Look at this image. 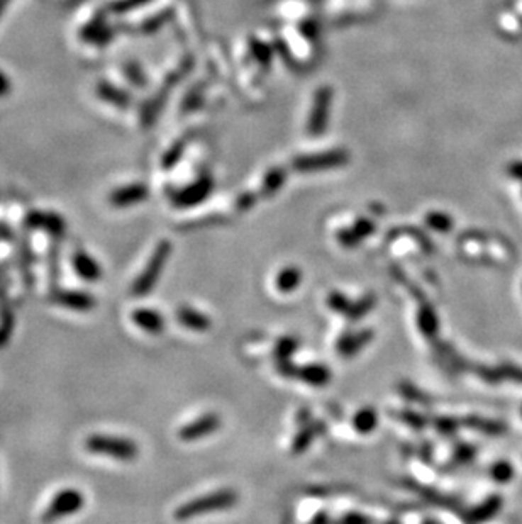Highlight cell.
<instances>
[{"label":"cell","mask_w":522,"mask_h":524,"mask_svg":"<svg viewBox=\"0 0 522 524\" xmlns=\"http://www.w3.org/2000/svg\"><path fill=\"white\" fill-rule=\"evenodd\" d=\"M300 379L311 385H324L329 382V370L323 365H311L299 370Z\"/></svg>","instance_id":"17"},{"label":"cell","mask_w":522,"mask_h":524,"mask_svg":"<svg viewBox=\"0 0 522 524\" xmlns=\"http://www.w3.org/2000/svg\"><path fill=\"white\" fill-rule=\"evenodd\" d=\"M85 506V497L78 489H63L53 497L50 506L43 513V523H55L73 516Z\"/></svg>","instance_id":"4"},{"label":"cell","mask_w":522,"mask_h":524,"mask_svg":"<svg viewBox=\"0 0 522 524\" xmlns=\"http://www.w3.org/2000/svg\"><path fill=\"white\" fill-rule=\"evenodd\" d=\"M507 173L512 179L522 182V162H512L507 167Z\"/></svg>","instance_id":"31"},{"label":"cell","mask_w":522,"mask_h":524,"mask_svg":"<svg viewBox=\"0 0 522 524\" xmlns=\"http://www.w3.org/2000/svg\"><path fill=\"white\" fill-rule=\"evenodd\" d=\"M426 221H428V224L433 229H436V231H441V233H446L450 231L451 226H453V219L448 218L446 214H441V212H433V214L428 216L426 218Z\"/></svg>","instance_id":"23"},{"label":"cell","mask_w":522,"mask_h":524,"mask_svg":"<svg viewBox=\"0 0 522 524\" xmlns=\"http://www.w3.org/2000/svg\"><path fill=\"white\" fill-rule=\"evenodd\" d=\"M209 192H211V180L204 179V180H200L199 184L192 185L190 189H187L184 190V192H180L178 196H175V204L177 206H184V207L194 206V204L202 201Z\"/></svg>","instance_id":"14"},{"label":"cell","mask_w":522,"mask_h":524,"mask_svg":"<svg viewBox=\"0 0 522 524\" xmlns=\"http://www.w3.org/2000/svg\"><path fill=\"white\" fill-rule=\"evenodd\" d=\"M521 411H522V409H521Z\"/></svg>","instance_id":"37"},{"label":"cell","mask_w":522,"mask_h":524,"mask_svg":"<svg viewBox=\"0 0 522 524\" xmlns=\"http://www.w3.org/2000/svg\"><path fill=\"white\" fill-rule=\"evenodd\" d=\"M331 97H333V94H331L329 89H321L319 94L316 95L314 111H312L311 123H309V131H311V134H321V131L324 129L326 118H328Z\"/></svg>","instance_id":"9"},{"label":"cell","mask_w":522,"mask_h":524,"mask_svg":"<svg viewBox=\"0 0 522 524\" xmlns=\"http://www.w3.org/2000/svg\"><path fill=\"white\" fill-rule=\"evenodd\" d=\"M468 424H470V426L477 428V430L489 433V435H500V433H504L502 424L495 423V421H487V419L473 418V419H468Z\"/></svg>","instance_id":"24"},{"label":"cell","mask_w":522,"mask_h":524,"mask_svg":"<svg viewBox=\"0 0 522 524\" xmlns=\"http://www.w3.org/2000/svg\"><path fill=\"white\" fill-rule=\"evenodd\" d=\"M490 475H492V479L495 480V482L506 484V482H509V480H512V477H514V469H512L511 463L499 462V463H495L494 467H492Z\"/></svg>","instance_id":"22"},{"label":"cell","mask_w":522,"mask_h":524,"mask_svg":"<svg viewBox=\"0 0 522 524\" xmlns=\"http://www.w3.org/2000/svg\"><path fill=\"white\" fill-rule=\"evenodd\" d=\"M346 523L348 524H367L368 521L365 518H361V516H350L346 519Z\"/></svg>","instance_id":"35"},{"label":"cell","mask_w":522,"mask_h":524,"mask_svg":"<svg viewBox=\"0 0 522 524\" xmlns=\"http://www.w3.org/2000/svg\"><path fill=\"white\" fill-rule=\"evenodd\" d=\"M373 302H375V299H373V297H365L363 301L360 302V304L351 306V309H350V313H348V316H350V318H353V319L361 318V316H365L370 309H372Z\"/></svg>","instance_id":"26"},{"label":"cell","mask_w":522,"mask_h":524,"mask_svg":"<svg viewBox=\"0 0 522 524\" xmlns=\"http://www.w3.org/2000/svg\"><path fill=\"white\" fill-rule=\"evenodd\" d=\"M85 450L94 455L111 457L117 462H134L139 455L136 441L112 435H92L85 440Z\"/></svg>","instance_id":"1"},{"label":"cell","mask_w":522,"mask_h":524,"mask_svg":"<svg viewBox=\"0 0 522 524\" xmlns=\"http://www.w3.org/2000/svg\"><path fill=\"white\" fill-rule=\"evenodd\" d=\"M312 438H314V430H311V428H307V430H304L302 433H300L294 441V453L304 452V450L309 446V443L312 441Z\"/></svg>","instance_id":"27"},{"label":"cell","mask_w":522,"mask_h":524,"mask_svg":"<svg viewBox=\"0 0 522 524\" xmlns=\"http://www.w3.org/2000/svg\"><path fill=\"white\" fill-rule=\"evenodd\" d=\"M170 253H172V245H170L168 241H162L156 246L150 262L146 263V268L143 270V274L134 280L133 287H130V292H133L134 297H145L148 292L153 290L156 282H158L160 275H162L165 263L168 262Z\"/></svg>","instance_id":"2"},{"label":"cell","mask_w":522,"mask_h":524,"mask_svg":"<svg viewBox=\"0 0 522 524\" xmlns=\"http://www.w3.org/2000/svg\"><path fill=\"white\" fill-rule=\"evenodd\" d=\"M50 299L55 304L67 307L70 311H77V313H90L97 304L92 294L84 292V290H53Z\"/></svg>","instance_id":"5"},{"label":"cell","mask_w":522,"mask_h":524,"mask_svg":"<svg viewBox=\"0 0 522 524\" xmlns=\"http://www.w3.org/2000/svg\"><path fill=\"white\" fill-rule=\"evenodd\" d=\"M133 323L151 335H158L165 329V318L153 309H136L133 313Z\"/></svg>","instance_id":"12"},{"label":"cell","mask_w":522,"mask_h":524,"mask_svg":"<svg viewBox=\"0 0 522 524\" xmlns=\"http://www.w3.org/2000/svg\"><path fill=\"white\" fill-rule=\"evenodd\" d=\"M346 162L345 151H329V153L312 155V157H302L297 158L295 162V168L299 170H316V168H329L338 167Z\"/></svg>","instance_id":"7"},{"label":"cell","mask_w":522,"mask_h":524,"mask_svg":"<svg viewBox=\"0 0 522 524\" xmlns=\"http://www.w3.org/2000/svg\"><path fill=\"white\" fill-rule=\"evenodd\" d=\"M404 416H406V418H404V419H406V421H409V423H411V424H414V426H421V424H423V421H421V419H419V416H416V414H404Z\"/></svg>","instance_id":"34"},{"label":"cell","mask_w":522,"mask_h":524,"mask_svg":"<svg viewBox=\"0 0 522 524\" xmlns=\"http://www.w3.org/2000/svg\"><path fill=\"white\" fill-rule=\"evenodd\" d=\"M500 508H502V499H500V496H492L484 502V504H480L478 508H475L470 513V519H472L473 523H484L487 519L494 518L495 514L499 513Z\"/></svg>","instance_id":"16"},{"label":"cell","mask_w":522,"mask_h":524,"mask_svg":"<svg viewBox=\"0 0 522 524\" xmlns=\"http://www.w3.org/2000/svg\"><path fill=\"white\" fill-rule=\"evenodd\" d=\"M456 428V424L453 419H439L438 421V430H441L443 433H451Z\"/></svg>","instance_id":"32"},{"label":"cell","mask_w":522,"mask_h":524,"mask_svg":"<svg viewBox=\"0 0 522 524\" xmlns=\"http://www.w3.org/2000/svg\"><path fill=\"white\" fill-rule=\"evenodd\" d=\"M300 277L302 275H300V272L295 267L285 268V270L280 272V275H278L277 289L280 290V292H292V290L299 287Z\"/></svg>","instance_id":"19"},{"label":"cell","mask_w":522,"mask_h":524,"mask_svg":"<svg viewBox=\"0 0 522 524\" xmlns=\"http://www.w3.org/2000/svg\"><path fill=\"white\" fill-rule=\"evenodd\" d=\"M295 350H297V340H294V338H284V340L277 345L278 360L284 362L285 358H289L290 355L295 352Z\"/></svg>","instance_id":"25"},{"label":"cell","mask_w":522,"mask_h":524,"mask_svg":"<svg viewBox=\"0 0 522 524\" xmlns=\"http://www.w3.org/2000/svg\"><path fill=\"white\" fill-rule=\"evenodd\" d=\"M148 197V190L145 185H129V187H123L116 192L111 194L109 201L116 207H129L134 204L143 202Z\"/></svg>","instance_id":"11"},{"label":"cell","mask_w":522,"mask_h":524,"mask_svg":"<svg viewBox=\"0 0 522 524\" xmlns=\"http://www.w3.org/2000/svg\"><path fill=\"white\" fill-rule=\"evenodd\" d=\"M370 340H372V333L370 331L358 333V335H350L339 341L338 350H339V353L345 355V357H351V355L358 353L360 348H363Z\"/></svg>","instance_id":"15"},{"label":"cell","mask_w":522,"mask_h":524,"mask_svg":"<svg viewBox=\"0 0 522 524\" xmlns=\"http://www.w3.org/2000/svg\"><path fill=\"white\" fill-rule=\"evenodd\" d=\"M177 321L182 326L192 329V331H206L211 326V319L207 316H204L199 311L192 309V307L182 306L177 309Z\"/></svg>","instance_id":"13"},{"label":"cell","mask_w":522,"mask_h":524,"mask_svg":"<svg viewBox=\"0 0 522 524\" xmlns=\"http://www.w3.org/2000/svg\"><path fill=\"white\" fill-rule=\"evenodd\" d=\"M329 306L333 307L334 311H339V313H350L351 309V304L350 302L346 301L345 296H341V294H333V296L329 297Z\"/></svg>","instance_id":"28"},{"label":"cell","mask_w":522,"mask_h":524,"mask_svg":"<svg viewBox=\"0 0 522 524\" xmlns=\"http://www.w3.org/2000/svg\"><path fill=\"white\" fill-rule=\"evenodd\" d=\"M73 270L80 279L87 280V282H97L102 277V267L99 265L97 260L90 257L85 251H75L72 257Z\"/></svg>","instance_id":"8"},{"label":"cell","mask_w":522,"mask_h":524,"mask_svg":"<svg viewBox=\"0 0 522 524\" xmlns=\"http://www.w3.org/2000/svg\"><path fill=\"white\" fill-rule=\"evenodd\" d=\"M353 424L360 433L373 431L377 426V413L373 409H370V407H365V409H361L360 413L355 416Z\"/></svg>","instance_id":"20"},{"label":"cell","mask_w":522,"mask_h":524,"mask_svg":"<svg viewBox=\"0 0 522 524\" xmlns=\"http://www.w3.org/2000/svg\"><path fill=\"white\" fill-rule=\"evenodd\" d=\"M9 90H11V82H9L7 75H4V73L0 72V97L7 95Z\"/></svg>","instance_id":"33"},{"label":"cell","mask_w":522,"mask_h":524,"mask_svg":"<svg viewBox=\"0 0 522 524\" xmlns=\"http://www.w3.org/2000/svg\"><path fill=\"white\" fill-rule=\"evenodd\" d=\"M28 226L34 229H43L50 235H62L65 231V221L60 216L51 214V212H31L28 216Z\"/></svg>","instance_id":"10"},{"label":"cell","mask_w":522,"mask_h":524,"mask_svg":"<svg viewBox=\"0 0 522 524\" xmlns=\"http://www.w3.org/2000/svg\"><path fill=\"white\" fill-rule=\"evenodd\" d=\"M500 375L506 377V379L516 380V382H522V370H521V368L507 365V367H504L502 370H500Z\"/></svg>","instance_id":"29"},{"label":"cell","mask_w":522,"mask_h":524,"mask_svg":"<svg viewBox=\"0 0 522 524\" xmlns=\"http://www.w3.org/2000/svg\"><path fill=\"white\" fill-rule=\"evenodd\" d=\"M4 2H6V0H0V12H2V9H4Z\"/></svg>","instance_id":"36"},{"label":"cell","mask_w":522,"mask_h":524,"mask_svg":"<svg viewBox=\"0 0 522 524\" xmlns=\"http://www.w3.org/2000/svg\"><path fill=\"white\" fill-rule=\"evenodd\" d=\"M221 426L219 418L216 414H206L202 418L197 419V421L189 423L187 426H184L178 433L180 440L184 441H194V440H200L204 436L212 435L217 428Z\"/></svg>","instance_id":"6"},{"label":"cell","mask_w":522,"mask_h":524,"mask_svg":"<svg viewBox=\"0 0 522 524\" xmlns=\"http://www.w3.org/2000/svg\"><path fill=\"white\" fill-rule=\"evenodd\" d=\"M372 231H373V224L368 223V221H361V223L356 224L351 231L341 233V235H339V241H341V245L353 246L355 243H358L361 238L370 235Z\"/></svg>","instance_id":"18"},{"label":"cell","mask_w":522,"mask_h":524,"mask_svg":"<svg viewBox=\"0 0 522 524\" xmlns=\"http://www.w3.org/2000/svg\"><path fill=\"white\" fill-rule=\"evenodd\" d=\"M419 326H421V329H423L424 335L433 336L434 333H436L438 319H436V314L433 313V309H431V307H423V311H421Z\"/></svg>","instance_id":"21"},{"label":"cell","mask_w":522,"mask_h":524,"mask_svg":"<svg viewBox=\"0 0 522 524\" xmlns=\"http://www.w3.org/2000/svg\"><path fill=\"white\" fill-rule=\"evenodd\" d=\"M238 496L233 491H217L214 494H209V496L199 497L187 504L180 506L177 509L175 518L177 519H190L195 516H202V514L211 513V511H219V509H228L231 506L236 504Z\"/></svg>","instance_id":"3"},{"label":"cell","mask_w":522,"mask_h":524,"mask_svg":"<svg viewBox=\"0 0 522 524\" xmlns=\"http://www.w3.org/2000/svg\"><path fill=\"white\" fill-rule=\"evenodd\" d=\"M282 179H284V173H282L280 170H278V172H273L272 175L268 177V180H267V187L270 189L268 192H273V190H277L278 187H280Z\"/></svg>","instance_id":"30"}]
</instances>
